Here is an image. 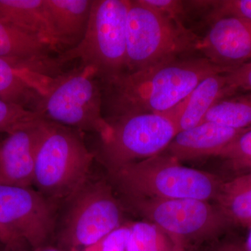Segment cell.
<instances>
[{
	"label": "cell",
	"instance_id": "obj_11",
	"mask_svg": "<svg viewBox=\"0 0 251 251\" xmlns=\"http://www.w3.org/2000/svg\"><path fill=\"white\" fill-rule=\"evenodd\" d=\"M62 67L57 57L23 62L0 58V99L34 112Z\"/></svg>",
	"mask_w": 251,
	"mask_h": 251
},
{
	"label": "cell",
	"instance_id": "obj_32",
	"mask_svg": "<svg viewBox=\"0 0 251 251\" xmlns=\"http://www.w3.org/2000/svg\"><path fill=\"white\" fill-rule=\"evenodd\" d=\"M173 251H183L178 250V249H175V250Z\"/></svg>",
	"mask_w": 251,
	"mask_h": 251
},
{
	"label": "cell",
	"instance_id": "obj_25",
	"mask_svg": "<svg viewBox=\"0 0 251 251\" xmlns=\"http://www.w3.org/2000/svg\"><path fill=\"white\" fill-rule=\"evenodd\" d=\"M227 84L234 92L251 91V59L239 67L225 73Z\"/></svg>",
	"mask_w": 251,
	"mask_h": 251
},
{
	"label": "cell",
	"instance_id": "obj_14",
	"mask_svg": "<svg viewBox=\"0 0 251 251\" xmlns=\"http://www.w3.org/2000/svg\"><path fill=\"white\" fill-rule=\"evenodd\" d=\"M247 130L235 129L214 122H202L179 132L166 151L179 161L217 156L223 149Z\"/></svg>",
	"mask_w": 251,
	"mask_h": 251
},
{
	"label": "cell",
	"instance_id": "obj_24",
	"mask_svg": "<svg viewBox=\"0 0 251 251\" xmlns=\"http://www.w3.org/2000/svg\"><path fill=\"white\" fill-rule=\"evenodd\" d=\"M217 156L227 159L234 168L251 169V128L223 149Z\"/></svg>",
	"mask_w": 251,
	"mask_h": 251
},
{
	"label": "cell",
	"instance_id": "obj_31",
	"mask_svg": "<svg viewBox=\"0 0 251 251\" xmlns=\"http://www.w3.org/2000/svg\"><path fill=\"white\" fill-rule=\"evenodd\" d=\"M247 250L248 251H251V228L247 240Z\"/></svg>",
	"mask_w": 251,
	"mask_h": 251
},
{
	"label": "cell",
	"instance_id": "obj_2",
	"mask_svg": "<svg viewBox=\"0 0 251 251\" xmlns=\"http://www.w3.org/2000/svg\"><path fill=\"white\" fill-rule=\"evenodd\" d=\"M108 181L127 197L218 199L223 183L210 173L188 168L171 155H155L108 170Z\"/></svg>",
	"mask_w": 251,
	"mask_h": 251
},
{
	"label": "cell",
	"instance_id": "obj_20",
	"mask_svg": "<svg viewBox=\"0 0 251 251\" xmlns=\"http://www.w3.org/2000/svg\"><path fill=\"white\" fill-rule=\"evenodd\" d=\"M170 238L151 224H139L130 229L126 251H173Z\"/></svg>",
	"mask_w": 251,
	"mask_h": 251
},
{
	"label": "cell",
	"instance_id": "obj_27",
	"mask_svg": "<svg viewBox=\"0 0 251 251\" xmlns=\"http://www.w3.org/2000/svg\"><path fill=\"white\" fill-rule=\"evenodd\" d=\"M130 229H117L104 239L103 251H126Z\"/></svg>",
	"mask_w": 251,
	"mask_h": 251
},
{
	"label": "cell",
	"instance_id": "obj_6",
	"mask_svg": "<svg viewBox=\"0 0 251 251\" xmlns=\"http://www.w3.org/2000/svg\"><path fill=\"white\" fill-rule=\"evenodd\" d=\"M129 0H94L90 21L78 45L57 54L64 66L74 59L92 67L100 82L125 72Z\"/></svg>",
	"mask_w": 251,
	"mask_h": 251
},
{
	"label": "cell",
	"instance_id": "obj_26",
	"mask_svg": "<svg viewBox=\"0 0 251 251\" xmlns=\"http://www.w3.org/2000/svg\"><path fill=\"white\" fill-rule=\"evenodd\" d=\"M149 7L165 15L167 17L181 21L184 14L185 1L178 0H142Z\"/></svg>",
	"mask_w": 251,
	"mask_h": 251
},
{
	"label": "cell",
	"instance_id": "obj_16",
	"mask_svg": "<svg viewBox=\"0 0 251 251\" xmlns=\"http://www.w3.org/2000/svg\"><path fill=\"white\" fill-rule=\"evenodd\" d=\"M0 21L45 43L53 52H63L46 0H0Z\"/></svg>",
	"mask_w": 251,
	"mask_h": 251
},
{
	"label": "cell",
	"instance_id": "obj_12",
	"mask_svg": "<svg viewBox=\"0 0 251 251\" xmlns=\"http://www.w3.org/2000/svg\"><path fill=\"white\" fill-rule=\"evenodd\" d=\"M46 119L8 134L0 148V185L31 187Z\"/></svg>",
	"mask_w": 251,
	"mask_h": 251
},
{
	"label": "cell",
	"instance_id": "obj_4",
	"mask_svg": "<svg viewBox=\"0 0 251 251\" xmlns=\"http://www.w3.org/2000/svg\"><path fill=\"white\" fill-rule=\"evenodd\" d=\"M43 118L108 139L111 126L103 116V93L97 73L80 65L54 77L34 110Z\"/></svg>",
	"mask_w": 251,
	"mask_h": 251
},
{
	"label": "cell",
	"instance_id": "obj_15",
	"mask_svg": "<svg viewBox=\"0 0 251 251\" xmlns=\"http://www.w3.org/2000/svg\"><path fill=\"white\" fill-rule=\"evenodd\" d=\"M234 93L227 84L225 73L213 74L199 82L182 101L161 114L174 122L178 133L202 123L206 113L216 103Z\"/></svg>",
	"mask_w": 251,
	"mask_h": 251
},
{
	"label": "cell",
	"instance_id": "obj_23",
	"mask_svg": "<svg viewBox=\"0 0 251 251\" xmlns=\"http://www.w3.org/2000/svg\"><path fill=\"white\" fill-rule=\"evenodd\" d=\"M225 216L244 225H251V188L242 192L218 198Z\"/></svg>",
	"mask_w": 251,
	"mask_h": 251
},
{
	"label": "cell",
	"instance_id": "obj_33",
	"mask_svg": "<svg viewBox=\"0 0 251 251\" xmlns=\"http://www.w3.org/2000/svg\"><path fill=\"white\" fill-rule=\"evenodd\" d=\"M0 148H1V144H0Z\"/></svg>",
	"mask_w": 251,
	"mask_h": 251
},
{
	"label": "cell",
	"instance_id": "obj_30",
	"mask_svg": "<svg viewBox=\"0 0 251 251\" xmlns=\"http://www.w3.org/2000/svg\"><path fill=\"white\" fill-rule=\"evenodd\" d=\"M4 251H63L62 249L57 248L50 247V246H43L38 248H31L26 249L24 245L18 246V247H6Z\"/></svg>",
	"mask_w": 251,
	"mask_h": 251
},
{
	"label": "cell",
	"instance_id": "obj_22",
	"mask_svg": "<svg viewBox=\"0 0 251 251\" xmlns=\"http://www.w3.org/2000/svg\"><path fill=\"white\" fill-rule=\"evenodd\" d=\"M41 119L36 112L0 99V133L9 134Z\"/></svg>",
	"mask_w": 251,
	"mask_h": 251
},
{
	"label": "cell",
	"instance_id": "obj_28",
	"mask_svg": "<svg viewBox=\"0 0 251 251\" xmlns=\"http://www.w3.org/2000/svg\"><path fill=\"white\" fill-rule=\"evenodd\" d=\"M251 188V172L236 178L229 182L223 184L219 196H231Z\"/></svg>",
	"mask_w": 251,
	"mask_h": 251
},
{
	"label": "cell",
	"instance_id": "obj_1",
	"mask_svg": "<svg viewBox=\"0 0 251 251\" xmlns=\"http://www.w3.org/2000/svg\"><path fill=\"white\" fill-rule=\"evenodd\" d=\"M202 58L165 61L136 72H124L100 82L107 118L143 113H165L176 106L199 82L229 72Z\"/></svg>",
	"mask_w": 251,
	"mask_h": 251
},
{
	"label": "cell",
	"instance_id": "obj_3",
	"mask_svg": "<svg viewBox=\"0 0 251 251\" xmlns=\"http://www.w3.org/2000/svg\"><path fill=\"white\" fill-rule=\"evenodd\" d=\"M94 157L80 131L46 120L36 151V190L58 204L65 202L90 179Z\"/></svg>",
	"mask_w": 251,
	"mask_h": 251
},
{
	"label": "cell",
	"instance_id": "obj_9",
	"mask_svg": "<svg viewBox=\"0 0 251 251\" xmlns=\"http://www.w3.org/2000/svg\"><path fill=\"white\" fill-rule=\"evenodd\" d=\"M106 120L111 133L101 141L97 155L107 170L159 154L177 134L174 122L163 114H135Z\"/></svg>",
	"mask_w": 251,
	"mask_h": 251
},
{
	"label": "cell",
	"instance_id": "obj_8",
	"mask_svg": "<svg viewBox=\"0 0 251 251\" xmlns=\"http://www.w3.org/2000/svg\"><path fill=\"white\" fill-rule=\"evenodd\" d=\"M125 199L137 214L166 234L178 250L184 251L193 242L213 237L224 227L226 216L208 201L127 196Z\"/></svg>",
	"mask_w": 251,
	"mask_h": 251
},
{
	"label": "cell",
	"instance_id": "obj_17",
	"mask_svg": "<svg viewBox=\"0 0 251 251\" xmlns=\"http://www.w3.org/2000/svg\"><path fill=\"white\" fill-rule=\"evenodd\" d=\"M93 3L94 0H46L63 50L75 47L83 39Z\"/></svg>",
	"mask_w": 251,
	"mask_h": 251
},
{
	"label": "cell",
	"instance_id": "obj_7",
	"mask_svg": "<svg viewBox=\"0 0 251 251\" xmlns=\"http://www.w3.org/2000/svg\"><path fill=\"white\" fill-rule=\"evenodd\" d=\"M57 230L59 249L97 245L119 229L123 220L121 204L109 181L90 179L65 201Z\"/></svg>",
	"mask_w": 251,
	"mask_h": 251
},
{
	"label": "cell",
	"instance_id": "obj_5",
	"mask_svg": "<svg viewBox=\"0 0 251 251\" xmlns=\"http://www.w3.org/2000/svg\"><path fill=\"white\" fill-rule=\"evenodd\" d=\"M201 37L182 21L167 17L144 4L130 1L127 17L125 72L141 70L197 50Z\"/></svg>",
	"mask_w": 251,
	"mask_h": 251
},
{
	"label": "cell",
	"instance_id": "obj_29",
	"mask_svg": "<svg viewBox=\"0 0 251 251\" xmlns=\"http://www.w3.org/2000/svg\"><path fill=\"white\" fill-rule=\"evenodd\" d=\"M0 242L3 243L6 247H18V246L24 245V243H25L1 224H0Z\"/></svg>",
	"mask_w": 251,
	"mask_h": 251
},
{
	"label": "cell",
	"instance_id": "obj_18",
	"mask_svg": "<svg viewBox=\"0 0 251 251\" xmlns=\"http://www.w3.org/2000/svg\"><path fill=\"white\" fill-rule=\"evenodd\" d=\"M51 48L35 36L0 21V58L15 61L46 59Z\"/></svg>",
	"mask_w": 251,
	"mask_h": 251
},
{
	"label": "cell",
	"instance_id": "obj_21",
	"mask_svg": "<svg viewBox=\"0 0 251 251\" xmlns=\"http://www.w3.org/2000/svg\"><path fill=\"white\" fill-rule=\"evenodd\" d=\"M194 6L211 9L208 19L214 22L223 18H236L251 22V0H218L190 1Z\"/></svg>",
	"mask_w": 251,
	"mask_h": 251
},
{
	"label": "cell",
	"instance_id": "obj_10",
	"mask_svg": "<svg viewBox=\"0 0 251 251\" xmlns=\"http://www.w3.org/2000/svg\"><path fill=\"white\" fill-rule=\"evenodd\" d=\"M58 204L31 187L0 185V224L31 248L47 245L55 232Z\"/></svg>",
	"mask_w": 251,
	"mask_h": 251
},
{
	"label": "cell",
	"instance_id": "obj_13",
	"mask_svg": "<svg viewBox=\"0 0 251 251\" xmlns=\"http://www.w3.org/2000/svg\"><path fill=\"white\" fill-rule=\"evenodd\" d=\"M197 50L213 64L232 70L251 59V22L223 18L213 22Z\"/></svg>",
	"mask_w": 251,
	"mask_h": 251
},
{
	"label": "cell",
	"instance_id": "obj_19",
	"mask_svg": "<svg viewBox=\"0 0 251 251\" xmlns=\"http://www.w3.org/2000/svg\"><path fill=\"white\" fill-rule=\"evenodd\" d=\"M214 122L235 129L251 128V92L220 100L206 113L202 122Z\"/></svg>",
	"mask_w": 251,
	"mask_h": 251
}]
</instances>
